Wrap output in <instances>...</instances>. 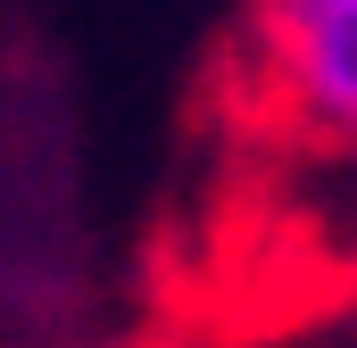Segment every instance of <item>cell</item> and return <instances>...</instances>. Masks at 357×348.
<instances>
[{
	"instance_id": "obj_1",
	"label": "cell",
	"mask_w": 357,
	"mask_h": 348,
	"mask_svg": "<svg viewBox=\"0 0 357 348\" xmlns=\"http://www.w3.org/2000/svg\"><path fill=\"white\" fill-rule=\"evenodd\" d=\"M266 58L307 125L357 141V0H266Z\"/></svg>"
}]
</instances>
